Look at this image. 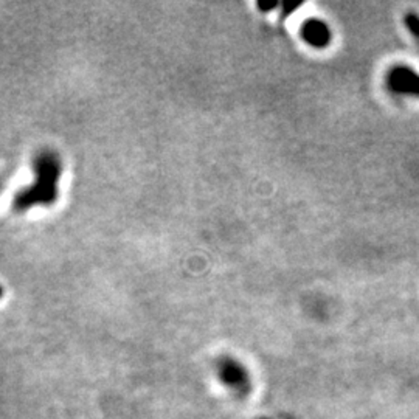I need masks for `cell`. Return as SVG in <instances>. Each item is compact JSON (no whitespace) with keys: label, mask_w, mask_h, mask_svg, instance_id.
<instances>
[{"label":"cell","mask_w":419,"mask_h":419,"mask_svg":"<svg viewBox=\"0 0 419 419\" xmlns=\"http://www.w3.org/2000/svg\"><path fill=\"white\" fill-rule=\"evenodd\" d=\"M385 84L396 95L419 97V73L409 65H395L385 75Z\"/></svg>","instance_id":"7a4b0ae2"},{"label":"cell","mask_w":419,"mask_h":419,"mask_svg":"<svg viewBox=\"0 0 419 419\" xmlns=\"http://www.w3.org/2000/svg\"><path fill=\"white\" fill-rule=\"evenodd\" d=\"M302 38L311 47L324 49L332 41V33L328 24H324L320 19H309L302 26Z\"/></svg>","instance_id":"277c9868"},{"label":"cell","mask_w":419,"mask_h":419,"mask_svg":"<svg viewBox=\"0 0 419 419\" xmlns=\"http://www.w3.org/2000/svg\"><path fill=\"white\" fill-rule=\"evenodd\" d=\"M404 22L411 35H413L416 39H419V16L415 15V13H409V15L405 16Z\"/></svg>","instance_id":"5b68a950"},{"label":"cell","mask_w":419,"mask_h":419,"mask_svg":"<svg viewBox=\"0 0 419 419\" xmlns=\"http://www.w3.org/2000/svg\"><path fill=\"white\" fill-rule=\"evenodd\" d=\"M3 294H5V290H3V288H2V286H0V300H2V297H3Z\"/></svg>","instance_id":"8992f818"},{"label":"cell","mask_w":419,"mask_h":419,"mask_svg":"<svg viewBox=\"0 0 419 419\" xmlns=\"http://www.w3.org/2000/svg\"><path fill=\"white\" fill-rule=\"evenodd\" d=\"M63 172V162L56 152L42 151L35 158L36 179L15 196L13 208L16 211H28L33 207H50L59 195V179Z\"/></svg>","instance_id":"6da1fadb"},{"label":"cell","mask_w":419,"mask_h":419,"mask_svg":"<svg viewBox=\"0 0 419 419\" xmlns=\"http://www.w3.org/2000/svg\"><path fill=\"white\" fill-rule=\"evenodd\" d=\"M217 372L221 381L229 388L236 391H244L249 388V372L236 359L222 357L217 363Z\"/></svg>","instance_id":"3957f363"}]
</instances>
